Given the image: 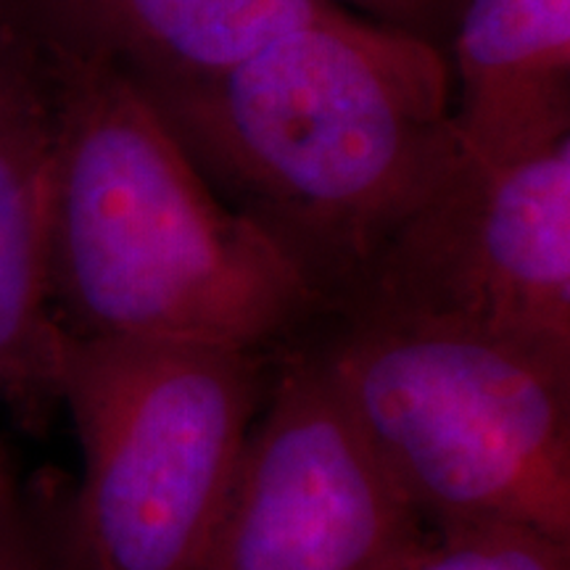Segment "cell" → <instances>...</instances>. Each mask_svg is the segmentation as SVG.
<instances>
[{
  "label": "cell",
  "instance_id": "1",
  "mask_svg": "<svg viewBox=\"0 0 570 570\" xmlns=\"http://www.w3.org/2000/svg\"><path fill=\"white\" fill-rule=\"evenodd\" d=\"M138 88L217 196L302 269L325 315L460 161L446 53L354 13L204 80Z\"/></svg>",
  "mask_w": 570,
  "mask_h": 570
},
{
  "label": "cell",
  "instance_id": "2",
  "mask_svg": "<svg viewBox=\"0 0 570 570\" xmlns=\"http://www.w3.org/2000/svg\"><path fill=\"white\" fill-rule=\"evenodd\" d=\"M48 53L59 90L48 281L63 336L277 352L325 315L130 77Z\"/></svg>",
  "mask_w": 570,
  "mask_h": 570
},
{
  "label": "cell",
  "instance_id": "3",
  "mask_svg": "<svg viewBox=\"0 0 570 570\" xmlns=\"http://www.w3.org/2000/svg\"><path fill=\"white\" fill-rule=\"evenodd\" d=\"M323 317L298 341L425 529L504 523L570 544V367L370 306Z\"/></svg>",
  "mask_w": 570,
  "mask_h": 570
},
{
  "label": "cell",
  "instance_id": "4",
  "mask_svg": "<svg viewBox=\"0 0 570 570\" xmlns=\"http://www.w3.org/2000/svg\"><path fill=\"white\" fill-rule=\"evenodd\" d=\"M273 375L275 352L63 338L82 452L53 497L69 570H202Z\"/></svg>",
  "mask_w": 570,
  "mask_h": 570
},
{
  "label": "cell",
  "instance_id": "5",
  "mask_svg": "<svg viewBox=\"0 0 570 570\" xmlns=\"http://www.w3.org/2000/svg\"><path fill=\"white\" fill-rule=\"evenodd\" d=\"M344 306L462 327L570 367V138L497 167L460 156Z\"/></svg>",
  "mask_w": 570,
  "mask_h": 570
},
{
  "label": "cell",
  "instance_id": "6",
  "mask_svg": "<svg viewBox=\"0 0 570 570\" xmlns=\"http://www.w3.org/2000/svg\"><path fill=\"white\" fill-rule=\"evenodd\" d=\"M423 533L315 354L277 348L202 570H389Z\"/></svg>",
  "mask_w": 570,
  "mask_h": 570
},
{
  "label": "cell",
  "instance_id": "7",
  "mask_svg": "<svg viewBox=\"0 0 570 570\" xmlns=\"http://www.w3.org/2000/svg\"><path fill=\"white\" fill-rule=\"evenodd\" d=\"M56 132L51 53L0 0V399L32 433L61 412L67 336L48 281Z\"/></svg>",
  "mask_w": 570,
  "mask_h": 570
},
{
  "label": "cell",
  "instance_id": "8",
  "mask_svg": "<svg viewBox=\"0 0 570 570\" xmlns=\"http://www.w3.org/2000/svg\"><path fill=\"white\" fill-rule=\"evenodd\" d=\"M446 67L462 161L497 167L570 138V0H462Z\"/></svg>",
  "mask_w": 570,
  "mask_h": 570
},
{
  "label": "cell",
  "instance_id": "9",
  "mask_svg": "<svg viewBox=\"0 0 570 570\" xmlns=\"http://www.w3.org/2000/svg\"><path fill=\"white\" fill-rule=\"evenodd\" d=\"M48 51L106 63L135 85H177L235 67L315 21L320 0H6Z\"/></svg>",
  "mask_w": 570,
  "mask_h": 570
},
{
  "label": "cell",
  "instance_id": "10",
  "mask_svg": "<svg viewBox=\"0 0 570 570\" xmlns=\"http://www.w3.org/2000/svg\"><path fill=\"white\" fill-rule=\"evenodd\" d=\"M389 570H570V544L523 525H452L425 531Z\"/></svg>",
  "mask_w": 570,
  "mask_h": 570
},
{
  "label": "cell",
  "instance_id": "11",
  "mask_svg": "<svg viewBox=\"0 0 570 570\" xmlns=\"http://www.w3.org/2000/svg\"><path fill=\"white\" fill-rule=\"evenodd\" d=\"M0 570H69L63 558L53 497L0 499Z\"/></svg>",
  "mask_w": 570,
  "mask_h": 570
},
{
  "label": "cell",
  "instance_id": "12",
  "mask_svg": "<svg viewBox=\"0 0 570 570\" xmlns=\"http://www.w3.org/2000/svg\"><path fill=\"white\" fill-rule=\"evenodd\" d=\"M320 3L336 6L356 17L373 21V24L391 27V30L407 32L431 46L441 48L452 35L462 0H320ZM444 51V48H441Z\"/></svg>",
  "mask_w": 570,
  "mask_h": 570
},
{
  "label": "cell",
  "instance_id": "13",
  "mask_svg": "<svg viewBox=\"0 0 570 570\" xmlns=\"http://www.w3.org/2000/svg\"><path fill=\"white\" fill-rule=\"evenodd\" d=\"M17 491H19V487H17V481H13V475H11L9 460H6L3 449H0V499L17 494Z\"/></svg>",
  "mask_w": 570,
  "mask_h": 570
}]
</instances>
